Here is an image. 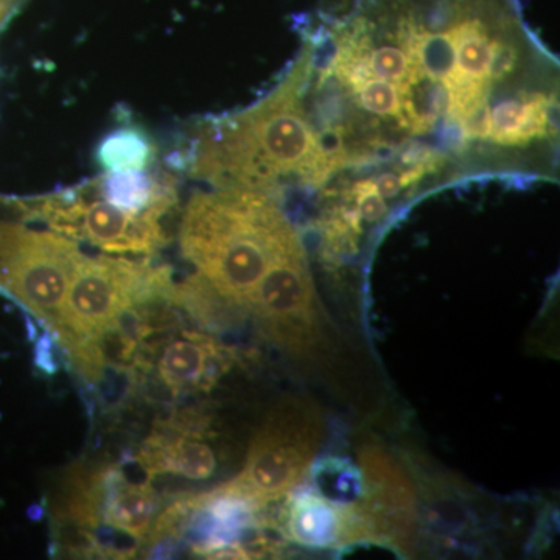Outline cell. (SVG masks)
Segmentation results:
<instances>
[{
    "label": "cell",
    "instance_id": "d6986e66",
    "mask_svg": "<svg viewBox=\"0 0 560 560\" xmlns=\"http://www.w3.org/2000/svg\"><path fill=\"white\" fill-rule=\"evenodd\" d=\"M13 13L14 10H11L10 7L0 3V25L5 24V22L10 20L11 14Z\"/></svg>",
    "mask_w": 560,
    "mask_h": 560
},
{
    "label": "cell",
    "instance_id": "7c38bea8",
    "mask_svg": "<svg viewBox=\"0 0 560 560\" xmlns=\"http://www.w3.org/2000/svg\"><path fill=\"white\" fill-rule=\"evenodd\" d=\"M156 149L140 128L121 127L110 131L97 147L98 165L105 172L149 171Z\"/></svg>",
    "mask_w": 560,
    "mask_h": 560
},
{
    "label": "cell",
    "instance_id": "8fae6325",
    "mask_svg": "<svg viewBox=\"0 0 560 560\" xmlns=\"http://www.w3.org/2000/svg\"><path fill=\"white\" fill-rule=\"evenodd\" d=\"M551 102L540 92L501 102L490 110L489 139L500 145H526L550 132Z\"/></svg>",
    "mask_w": 560,
    "mask_h": 560
},
{
    "label": "cell",
    "instance_id": "277c9868",
    "mask_svg": "<svg viewBox=\"0 0 560 560\" xmlns=\"http://www.w3.org/2000/svg\"><path fill=\"white\" fill-rule=\"evenodd\" d=\"M323 423L301 400L272 408L253 442L243 469L226 488L264 508L300 485L318 452Z\"/></svg>",
    "mask_w": 560,
    "mask_h": 560
},
{
    "label": "cell",
    "instance_id": "e0dca14e",
    "mask_svg": "<svg viewBox=\"0 0 560 560\" xmlns=\"http://www.w3.org/2000/svg\"><path fill=\"white\" fill-rule=\"evenodd\" d=\"M464 138L467 140H486L490 135V106L489 101L480 103L459 121Z\"/></svg>",
    "mask_w": 560,
    "mask_h": 560
},
{
    "label": "cell",
    "instance_id": "8992f818",
    "mask_svg": "<svg viewBox=\"0 0 560 560\" xmlns=\"http://www.w3.org/2000/svg\"><path fill=\"white\" fill-rule=\"evenodd\" d=\"M248 312L279 348L305 353L319 335V308L304 249L280 257L261 276Z\"/></svg>",
    "mask_w": 560,
    "mask_h": 560
},
{
    "label": "cell",
    "instance_id": "5bb4252c",
    "mask_svg": "<svg viewBox=\"0 0 560 560\" xmlns=\"http://www.w3.org/2000/svg\"><path fill=\"white\" fill-rule=\"evenodd\" d=\"M357 94L360 95V105L368 113L375 116L396 117L401 121L400 92L396 84L372 77Z\"/></svg>",
    "mask_w": 560,
    "mask_h": 560
},
{
    "label": "cell",
    "instance_id": "ba28073f",
    "mask_svg": "<svg viewBox=\"0 0 560 560\" xmlns=\"http://www.w3.org/2000/svg\"><path fill=\"white\" fill-rule=\"evenodd\" d=\"M230 352L200 331L178 330L156 350L158 377L172 396L208 389L219 377Z\"/></svg>",
    "mask_w": 560,
    "mask_h": 560
},
{
    "label": "cell",
    "instance_id": "30bf717a",
    "mask_svg": "<svg viewBox=\"0 0 560 560\" xmlns=\"http://www.w3.org/2000/svg\"><path fill=\"white\" fill-rule=\"evenodd\" d=\"M98 198L132 213L162 217L178 202L175 176L153 171L105 172L92 179Z\"/></svg>",
    "mask_w": 560,
    "mask_h": 560
},
{
    "label": "cell",
    "instance_id": "9c48e42d",
    "mask_svg": "<svg viewBox=\"0 0 560 560\" xmlns=\"http://www.w3.org/2000/svg\"><path fill=\"white\" fill-rule=\"evenodd\" d=\"M341 504L307 492L291 497L285 510V530L291 540L307 547H331L366 536L363 518Z\"/></svg>",
    "mask_w": 560,
    "mask_h": 560
},
{
    "label": "cell",
    "instance_id": "6da1fadb",
    "mask_svg": "<svg viewBox=\"0 0 560 560\" xmlns=\"http://www.w3.org/2000/svg\"><path fill=\"white\" fill-rule=\"evenodd\" d=\"M308 72L307 54L264 101L202 128L190 154L191 173L223 189L260 191L290 173L323 179L319 142L301 105Z\"/></svg>",
    "mask_w": 560,
    "mask_h": 560
},
{
    "label": "cell",
    "instance_id": "3957f363",
    "mask_svg": "<svg viewBox=\"0 0 560 560\" xmlns=\"http://www.w3.org/2000/svg\"><path fill=\"white\" fill-rule=\"evenodd\" d=\"M172 280V270L165 265L109 254L94 257L84 254L69 280L60 323L51 335L70 366L90 352L121 313L140 298L164 289Z\"/></svg>",
    "mask_w": 560,
    "mask_h": 560
},
{
    "label": "cell",
    "instance_id": "4fadbf2b",
    "mask_svg": "<svg viewBox=\"0 0 560 560\" xmlns=\"http://www.w3.org/2000/svg\"><path fill=\"white\" fill-rule=\"evenodd\" d=\"M370 68L374 75L396 84L399 91L407 86L412 77L423 72L420 66L412 62L400 47L394 46L371 49Z\"/></svg>",
    "mask_w": 560,
    "mask_h": 560
},
{
    "label": "cell",
    "instance_id": "9a60e30c",
    "mask_svg": "<svg viewBox=\"0 0 560 560\" xmlns=\"http://www.w3.org/2000/svg\"><path fill=\"white\" fill-rule=\"evenodd\" d=\"M353 195H355L357 212L361 219L374 223L385 217L386 202L382 197L374 180L363 179L353 186Z\"/></svg>",
    "mask_w": 560,
    "mask_h": 560
},
{
    "label": "cell",
    "instance_id": "7a4b0ae2",
    "mask_svg": "<svg viewBox=\"0 0 560 560\" xmlns=\"http://www.w3.org/2000/svg\"><path fill=\"white\" fill-rule=\"evenodd\" d=\"M183 256L237 311L248 312L261 276L302 249L300 237L267 191L223 189L191 197L179 223Z\"/></svg>",
    "mask_w": 560,
    "mask_h": 560
},
{
    "label": "cell",
    "instance_id": "2e32d148",
    "mask_svg": "<svg viewBox=\"0 0 560 560\" xmlns=\"http://www.w3.org/2000/svg\"><path fill=\"white\" fill-rule=\"evenodd\" d=\"M518 51L514 43L503 38L490 40L489 80H504L517 68Z\"/></svg>",
    "mask_w": 560,
    "mask_h": 560
},
{
    "label": "cell",
    "instance_id": "5b68a950",
    "mask_svg": "<svg viewBox=\"0 0 560 560\" xmlns=\"http://www.w3.org/2000/svg\"><path fill=\"white\" fill-rule=\"evenodd\" d=\"M88 194L84 184L46 197L27 198L22 200L24 219L40 221L49 231L119 256H151L167 243L160 217L127 212L98 198L95 190L92 200Z\"/></svg>",
    "mask_w": 560,
    "mask_h": 560
},
{
    "label": "cell",
    "instance_id": "ac0fdd59",
    "mask_svg": "<svg viewBox=\"0 0 560 560\" xmlns=\"http://www.w3.org/2000/svg\"><path fill=\"white\" fill-rule=\"evenodd\" d=\"M375 186H377L383 198L396 197L401 187H404L401 186L400 175H396V173H383V175L378 176Z\"/></svg>",
    "mask_w": 560,
    "mask_h": 560
},
{
    "label": "cell",
    "instance_id": "52a82bcc",
    "mask_svg": "<svg viewBox=\"0 0 560 560\" xmlns=\"http://www.w3.org/2000/svg\"><path fill=\"white\" fill-rule=\"evenodd\" d=\"M136 463L147 477L175 475L191 481L209 480L219 464L215 451L206 440L202 419L190 411L158 420Z\"/></svg>",
    "mask_w": 560,
    "mask_h": 560
}]
</instances>
